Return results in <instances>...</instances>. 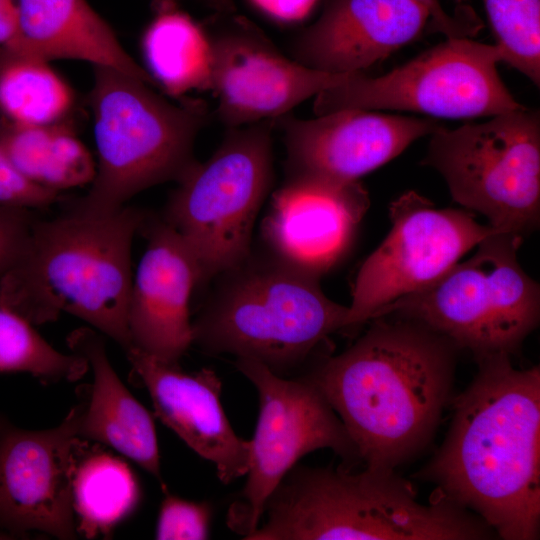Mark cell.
Listing matches in <instances>:
<instances>
[{
	"label": "cell",
	"instance_id": "obj_26",
	"mask_svg": "<svg viewBox=\"0 0 540 540\" xmlns=\"http://www.w3.org/2000/svg\"><path fill=\"white\" fill-rule=\"evenodd\" d=\"M502 62L540 84V0H483Z\"/></svg>",
	"mask_w": 540,
	"mask_h": 540
},
{
	"label": "cell",
	"instance_id": "obj_19",
	"mask_svg": "<svg viewBox=\"0 0 540 540\" xmlns=\"http://www.w3.org/2000/svg\"><path fill=\"white\" fill-rule=\"evenodd\" d=\"M429 20L414 0H329L291 43L294 60L330 74H355L414 40Z\"/></svg>",
	"mask_w": 540,
	"mask_h": 540
},
{
	"label": "cell",
	"instance_id": "obj_29",
	"mask_svg": "<svg viewBox=\"0 0 540 540\" xmlns=\"http://www.w3.org/2000/svg\"><path fill=\"white\" fill-rule=\"evenodd\" d=\"M35 218L32 209L0 205V278L19 255Z\"/></svg>",
	"mask_w": 540,
	"mask_h": 540
},
{
	"label": "cell",
	"instance_id": "obj_6",
	"mask_svg": "<svg viewBox=\"0 0 540 540\" xmlns=\"http://www.w3.org/2000/svg\"><path fill=\"white\" fill-rule=\"evenodd\" d=\"M93 68L98 163L89 191L69 205L110 214L137 193L184 177L198 162L194 143L209 113L200 100L174 103L148 82L110 67Z\"/></svg>",
	"mask_w": 540,
	"mask_h": 540
},
{
	"label": "cell",
	"instance_id": "obj_31",
	"mask_svg": "<svg viewBox=\"0 0 540 540\" xmlns=\"http://www.w3.org/2000/svg\"><path fill=\"white\" fill-rule=\"evenodd\" d=\"M266 17L280 23L304 20L318 0H249Z\"/></svg>",
	"mask_w": 540,
	"mask_h": 540
},
{
	"label": "cell",
	"instance_id": "obj_32",
	"mask_svg": "<svg viewBox=\"0 0 540 540\" xmlns=\"http://www.w3.org/2000/svg\"><path fill=\"white\" fill-rule=\"evenodd\" d=\"M0 47L33 53L21 31L17 0H0Z\"/></svg>",
	"mask_w": 540,
	"mask_h": 540
},
{
	"label": "cell",
	"instance_id": "obj_10",
	"mask_svg": "<svg viewBox=\"0 0 540 540\" xmlns=\"http://www.w3.org/2000/svg\"><path fill=\"white\" fill-rule=\"evenodd\" d=\"M497 44L447 38L378 77L350 75L314 97L316 116L343 109H392L466 119L521 109L502 81Z\"/></svg>",
	"mask_w": 540,
	"mask_h": 540
},
{
	"label": "cell",
	"instance_id": "obj_1",
	"mask_svg": "<svg viewBox=\"0 0 540 540\" xmlns=\"http://www.w3.org/2000/svg\"><path fill=\"white\" fill-rule=\"evenodd\" d=\"M453 400L448 433L415 477L479 516L504 540L540 531V368L516 369L509 355L477 362Z\"/></svg>",
	"mask_w": 540,
	"mask_h": 540
},
{
	"label": "cell",
	"instance_id": "obj_24",
	"mask_svg": "<svg viewBox=\"0 0 540 540\" xmlns=\"http://www.w3.org/2000/svg\"><path fill=\"white\" fill-rule=\"evenodd\" d=\"M74 94L48 61L27 51L0 47L1 119L26 125L61 122Z\"/></svg>",
	"mask_w": 540,
	"mask_h": 540
},
{
	"label": "cell",
	"instance_id": "obj_30",
	"mask_svg": "<svg viewBox=\"0 0 540 540\" xmlns=\"http://www.w3.org/2000/svg\"><path fill=\"white\" fill-rule=\"evenodd\" d=\"M421 4L429 14L431 28L447 38H468L477 34L481 22L467 6L460 7L455 14H449L439 0H414Z\"/></svg>",
	"mask_w": 540,
	"mask_h": 540
},
{
	"label": "cell",
	"instance_id": "obj_2",
	"mask_svg": "<svg viewBox=\"0 0 540 540\" xmlns=\"http://www.w3.org/2000/svg\"><path fill=\"white\" fill-rule=\"evenodd\" d=\"M371 321L352 346L303 374L342 421L361 462L395 470L433 440L452 400L459 350L410 319Z\"/></svg>",
	"mask_w": 540,
	"mask_h": 540
},
{
	"label": "cell",
	"instance_id": "obj_11",
	"mask_svg": "<svg viewBox=\"0 0 540 540\" xmlns=\"http://www.w3.org/2000/svg\"><path fill=\"white\" fill-rule=\"evenodd\" d=\"M235 365L259 396L246 483L227 514L229 528L245 539L259 526L270 494L303 456L329 448L348 469L361 460L342 421L306 375L282 377L245 358H236Z\"/></svg>",
	"mask_w": 540,
	"mask_h": 540
},
{
	"label": "cell",
	"instance_id": "obj_16",
	"mask_svg": "<svg viewBox=\"0 0 540 540\" xmlns=\"http://www.w3.org/2000/svg\"><path fill=\"white\" fill-rule=\"evenodd\" d=\"M369 205L368 192L359 181L284 180L261 222L264 248L321 278L350 251Z\"/></svg>",
	"mask_w": 540,
	"mask_h": 540
},
{
	"label": "cell",
	"instance_id": "obj_28",
	"mask_svg": "<svg viewBox=\"0 0 540 540\" xmlns=\"http://www.w3.org/2000/svg\"><path fill=\"white\" fill-rule=\"evenodd\" d=\"M59 200V192L38 185L20 174L0 149V205L32 210Z\"/></svg>",
	"mask_w": 540,
	"mask_h": 540
},
{
	"label": "cell",
	"instance_id": "obj_34",
	"mask_svg": "<svg viewBox=\"0 0 540 540\" xmlns=\"http://www.w3.org/2000/svg\"><path fill=\"white\" fill-rule=\"evenodd\" d=\"M6 423L4 422V420L2 418H0V434L3 430V428L5 427Z\"/></svg>",
	"mask_w": 540,
	"mask_h": 540
},
{
	"label": "cell",
	"instance_id": "obj_14",
	"mask_svg": "<svg viewBox=\"0 0 540 540\" xmlns=\"http://www.w3.org/2000/svg\"><path fill=\"white\" fill-rule=\"evenodd\" d=\"M207 33L216 115L226 128L277 120L352 75L317 71L288 58L263 31L244 19H233Z\"/></svg>",
	"mask_w": 540,
	"mask_h": 540
},
{
	"label": "cell",
	"instance_id": "obj_4",
	"mask_svg": "<svg viewBox=\"0 0 540 540\" xmlns=\"http://www.w3.org/2000/svg\"><path fill=\"white\" fill-rule=\"evenodd\" d=\"M498 538L465 507L439 495L417 500L395 470L295 464L268 497L246 540H484Z\"/></svg>",
	"mask_w": 540,
	"mask_h": 540
},
{
	"label": "cell",
	"instance_id": "obj_3",
	"mask_svg": "<svg viewBox=\"0 0 540 540\" xmlns=\"http://www.w3.org/2000/svg\"><path fill=\"white\" fill-rule=\"evenodd\" d=\"M147 214L126 205L110 214L68 205L51 219L36 216L0 278V305L32 325L69 313L127 351L132 244Z\"/></svg>",
	"mask_w": 540,
	"mask_h": 540
},
{
	"label": "cell",
	"instance_id": "obj_27",
	"mask_svg": "<svg viewBox=\"0 0 540 540\" xmlns=\"http://www.w3.org/2000/svg\"><path fill=\"white\" fill-rule=\"evenodd\" d=\"M212 509L207 502H193L166 493L159 511L155 537L159 540L209 538Z\"/></svg>",
	"mask_w": 540,
	"mask_h": 540
},
{
	"label": "cell",
	"instance_id": "obj_5",
	"mask_svg": "<svg viewBox=\"0 0 540 540\" xmlns=\"http://www.w3.org/2000/svg\"><path fill=\"white\" fill-rule=\"evenodd\" d=\"M319 280L253 247L211 280L213 288L192 320L193 344L293 377L330 334L345 327L348 306L329 299Z\"/></svg>",
	"mask_w": 540,
	"mask_h": 540
},
{
	"label": "cell",
	"instance_id": "obj_23",
	"mask_svg": "<svg viewBox=\"0 0 540 540\" xmlns=\"http://www.w3.org/2000/svg\"><path fill=\"white\" fill-rule=\"evenodd\" d=\"M139 499L137 479L122 459L104 451L78 457L72 478L78 533L87 538L108 535L134 511Z\"/></svg>",
	"mask_w": 540,
	"mask_h": 540
},
{
	"label": "cell",
	"instance_id": "obj_8",
	"mask_svg": "<svg viewBox=\"0 0 540 540\" xmlns=\"http://www.w3.org/2000/svg\"><path fill=\"white\" fill-rule=\"evenodd\" d=\"M276 120L227 128L222 142L177 182L162 218L182 237L199 272V285L252 251L256 218L274 183Z\"/></svg>",
	"mask_w": 540,
	"mask_h": 540
},
{
	"label": "cell",
	"instance_id": "obj_9",
	"mask_svg": "<svg viewBox=\"0 0 540 540\" xmlns=\"http://www.w3.org/2000/svg\"><path fill=\"white\" fill-rule=\"evenodd\" d=\"M423 164L455 202L489 225L524 235L540 222V116L526 107L431 135Z\"/></svg>",
	"mask_w": 540,
	"mask_h": 540
},
{
	"label": "cell",
	"instance_id": "obj_25",
	"mask_svg": "<svg viewBox=\"0 0 540 540\" xmlns=\"http://www.w3.org/2000/svg\"><path fill=\"white\" fill-rule=\"evenodd\" d=\"M33 326L0 305V372H26L49 381H76L87 372L85 358L58 351Z\"/></svg>",
	"mask_w": 540,
	"mask_h": 540
},
{
	"label": "cell",
	"instance_id": "obj_35",
	"mask_svg": "<svg viewBox=\"0 0 540 540\" xmlns=\"http://www.w3.org/2000/svg\"><path fill=\"white\" fill-rule=\"evenodd\" d=\"M454 2H456L457 4H459V7L460 6H465L464 3L467 1V0H453Z\"/></svg>",
	"mask_w": 540,
	"mask_h": 540
},
{
	"label": "cell",
	"instance_id": "obj_12",
	"mask_svg": "<svg viewBox=\"0 0 540 540\" xmlns=\"http://www.w3.org/2000/svg\"><path fill=\"white\" fill-rule=\"evenodd\" d=\"M389 216L388 235L357 273L344 330L356 329L399 298L430 286L483 239L502 231L480 224L469 210L437 209L415 191L395 199Z\"/></svg>",
	"mask_w": 540,
	"mask_h": 540
},
{
	"label": "cell",
	"instance_id": "obj_15",
	"mask_svg": "<svg viewBox=\"0 0 540 540\" xmlns=\"http://www.w3.org/2000/svg\"><path fill=\"white\" fill-rule=\"evenodd\" d=\"M286 150L285 180L359 181L441 124L434 118L343 109L312 119L278 118Z\"/></svg>",
	"mask_w": 540,
	"mask_h": 540
},
{
	"label": "cell",
	"instance_id": "obj_20",
	"mask_svg": "<svg viewBox=\"0 0 540 540\" xmlns=\"http://www.w3.org/2000/svg\"><path fill=\"white\" fill-rule=\"evenodd\" d=\"M68 346L93 372L90 399L84 403L78 436L117 450L161 481L160 454L153 418L114 371L103 335L92 327L74 330Z\"/></svg>",
	"mask_w": 540,
	"mask_h": 540
},
{
	"label": "cell",
	"instance_id": "obj_7",
	"mask_svg": "<svg viewBox=\"0 0 540 540\" xmlns=\"http://www.w3.org/2000/svg\"><path fill=\"white\" fill-rule=\"evenodd\" d=\"M523 236L499 231L430 286L399 298L377 317L416 321L471 352L476 362L511 356L537 327L540 287L521 267ZM376 317V318H377Z\"/></svg>",
	"mask_w": 540,
	"mask_h": 540
},
{
	"label": "cell",
	"instance_id": "obj_13",
	"mask_svg": "<svg viewBox=\"0 0 540 540\" xmlns=\"http://www.w3.org/2000/svg\"><path fill=\"white\" fill-rule=\"evenodd\" d=\"M83 404L56 427L30 431L6 423L0 434V532L77 537L72 478L85 442L78 436Z\"/></svg>",
	"mask_w": 540,
	"mask_h": 540
},
{
	"label": "cell",
	"instance_id": "obj_22",
	"mask_svg": "<svg viewBox=\"0 0 540 540\" xmlns=\"http://www.w3.org/2000/svg\"><path fill=\"white\" fill-rule=\"evenodd\" d=\"M146 72L174 98L194 90H211L212 48L207 31L188 14L163 9L141 38Z\"/></svg>",
	"mask_w": 540,
	"mask_h": 540
},
{
	"label": "cell",
	"instance_id": "obj_18",
	"mask_svg": "<svg viewBox=\"0 0 540 540\" xmlns=\"http://www.w3.org/2000/svg\"><path fill=\"white\" fill-rule=\"evenodd\" d=\"M133 371L147 389L155 415L199 456L210 461L228 485L247 474L250 441L239 437L220 401L222 382L202 368L185 372L138 348L125 351Z\"/></svg>",
	"mask_w": 540,
	"mask_h": 540
},
{
	"label": "cell",
	"instance_id": "obj_17",
	"mask_svg": "<svg viewBox=\"0 0 540 540\" xmlns=\"http://www.w3.org/2000/svg\"><path fill=\"white\" fill-rule=\"evenodd\" d=\"M147 244L133 277L127 325L132 347L169 363L193 344L190 299L196 261L179 233L148 212L139 230Z\"/></svg>",
	"mask_w": 540,
	"mask_h": 540
},
{
	"label": "cell",
	"instance_id": "obj_21",
	"mask_svg": "<svg viewBox=\"0 0 540 540\" xmlns=\"http://www.w3.org/2000/svg\"><path fill=\"white\" fill-rule=\"evenodd\" d=\"M30 50L49 61L71 59L116 69L155 85L86 0H17Z\"/></svg>",
	"mask_w": 540,
	"mask_h": 540
},
{
	"label": "cell",
	"instance_id": "obj_33",
	"mask_svg": "<svg viewBox=\"0 0 540 540\" xmlns=\"http://www.w3.org/2000/svg\"><path fill=\"white\" fill-rule=\"evenodd\" d=\"M212 7L222 10L229 11L233 7V0H209Z\"/></svg>",
	"mask_w": 540,
	"mask_h": 540
}]
</instances>
